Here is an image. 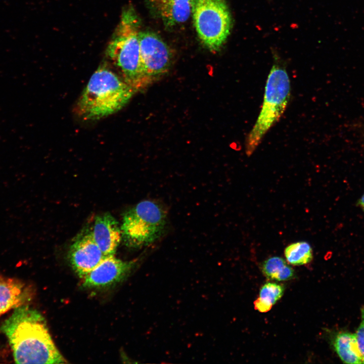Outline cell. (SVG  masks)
<instances>
[{
	"instance_id": "1",
	"label": "cell",
	"mask_w": 364,
	"mask_h": 364,
	"mask_svg": "<svg viewBox=\"0 0 364 364\" xmlns=\"http://www.w3.org/2000/svg\"><path fill=\"white\" fill-rule=\"evenodd\" d=\"M1 330L8 339L17 363L67 362L55 346L42 316L27 305L15 308Z\"/></svg>"
},
{
	"instance_id": "3",
	"label": "cell",
	"mask_w": 364,
	"mask_h": 364,
	"mask_svg": "<svg viewBox=\"0 0 364 364\" xmlns=\"http://www.w3.org/2000/svg\"><path fill=\"white\" fill-rule=\"evenodd\" d=\"M135 91L121 76L105 65L93 73L80 97L77 114L84 120H97L121 109Z\"/></svg>"
},
{
	"instance_id": "15",
	"label": "cell",
	"mask_w": 364,
	"mask_h": 364,
	"mask_svg": "<svg viewBox=\"0 0 364 364\" xmlns=\"http://www.w3.org/2000/svg\"><path fill=\"white\" fill-rule=\"evenodd\" d=\"M287 261L293 265H302L309 263L313 258L310 245L305 241H298L288 245L284 250Z\"/></svg>"
},
{
	"instance_id": "16",
	"label": "cell",
	"mask_w": 364,
	"mask_h": 364,
	"mask_svg": "<svg viewBox=\"0 0 364 364\" xmlns=\"http://www.w3.org/2000/svg\"><path fill=\"white\" fill-rule=\"evenodd\" d=\"M284 287L275 283H266L260 289L258 298L265 304L272 306L283 296Z\"/></svg>"
},
{
	"instance_id": "12",
	"label": "cell",
	"mask_w": 364,
	"mask_h": 364,
	"mask_svg": "<svg viewBox=\"0 0 364 364\" xmlns=\"http://www.w3.org/2000/svg\"><path fill=\"white\" fill-rule=\"evenodd\" d=\"M28 299V291L23 282L0 275V316L24 305Z\"/></svg>"
},
{
	"instance_id": "17",
	"label": "cell",
	"mask_w": 364,
	"mask_h": 364,
	"mask_svg": "<svg viewBox=\"0 0 364 364\" xmlns=\"http://www.w3.org/2000/svg\"><path fill=\"white\" fill-rule=\"evenodd\" d=\"M355 335L362 363H364V307L361 309L360 323Z\"/></svg>"
},
{
	"instance_id": "18",
	"label": "cell",
	"mask_w": 364,
	"mask_h": 364,
	"mask_svg": "<svg viewBox=\"0 0 364 364\" xmlns=\"http://www.w3.org/2000/svg\"><path fill=\"white\" fill-rule=\"evenodd\" d=\"M255 308L261 312H266L270 310L272 306H269L257 298L254 303Z\"/></svg>"
},
{
	"instance_id": "2",
	"label": "cell",
	"mask_w": 364,
	"mask_h": 364,
	"mask_svg": "<svg viewBox=\"0 0 364 364\" xmlns=\"http://www.w3.org/2000/svg\"><path fill=\"white\" fill-rule=\"evenodd\" d=\"M140 24V18L132 6H125L106 51L121 77L135 92L145 88L152 82L141 63Z\"/></svg>"
},
{
	"instance_id": "19",
	"label": "cell",
	"mask_w": 364,
	"mask_h": 364,
	"mask_svg": "<svg viewBox=\"0 0 364 364\" xmlns=\"http://www.w3.org/2000/svg\"><path fill=\"white\" fill-rule=\"evenodd\" d=\"M358 203L362 208L364 207V194L359 199Z\"/></svg>"
},
{
	"instance_id": "20",
	"label": "cell",
	"mask_w": 364,
	"mask_h": 364,
	"mask_svg": "<svg viewBox=\"0 0 364 364\" xmlns=\"http://www.w3.org/2000/svg\"><path fill=\"white\" fill-rule=\"evenodd\" d=\"M362 208H363V210H364V207H363Z\"/></svg>"
},
{
	"instance_id": "7",
	"label": "cell",
	"mask_w": 364,
	"mask_h": 364,
	"mask_svg": "<svg viewBox=\"0 0 364 364\" xmlns=\"http://www.w3.org/2000/svg\"><path fill=\"white\" fill-rule=\"evenodd\" d=\"M139 37L141 65L152 81L168 71L172 54L169 47L155 33L140 31Z\"/></svg>"
},
{
	"instance_id": "13",
	"label": "cell",
	"mask_w": 364,
	"mask_h": 364,
	"mask_svg": "<svg viewBox=\"0 0 364 364\" xmlns=\"http://www.w3.org/2000/svg\"><path fill=\"white\" fill-rule=\"evenodd\" d=\"M332 344L341 360L346 363H362L355 334L339 332L334 337Z\"/></svg>"
},
{
	"instance_id": "4",
	"label": "cell",
	"mask_w": 364,
	"mask_h": 364,
	"mask_svg": "<svg viewBox=\"0 0 364 364\" xmlns=\"http://www.w3.org/2000/svg\"><path fill=\"white\" fill-rule=\"evenodd\" d=\"M290 95V80L286 70L279 64H274L268 75L259 115L246 138L247 156L253 154L266 133L284 113Z\"/></svg>"
},
{
	"instance_id": "6",
	"label": "cell",
	"mask_w": 364,
	"mask_h": 364,
	"mask_svg": "<svg viewBox=\"0 0 364 364\" xmlns=\"http://www.w3.org/2000/svg\"><path fill=\"white\" fill-rule=\"evenodd\" d=\"M191 15L198 36L210 51H219L229 36L232 19L225 0H192Z\"/></svg>"
},
{
	"instance_id": "11",
	"label": "cell",
	"mask_w": 364,
	"mask_h": 364,
	"mask_svg": "<svg viewBox=\"0 0 364 364\" xmlns=\"http://www.w3.org/2000/svg\"><path fill=\"white\" fill-rule=\"evenodd\" d=\"M90 233L105 256L114 255L122 235L118 222L111 214L106 213L98 215Z\"/></svg>"
},
{
	"instance_id": "14",
	"label": "cell",
	"mask_w": 364,
	"mask_h": 364,
	"mask_svg": "<svg viewBox=\"0 0 364 364\" xmlns=\"http://www.w3.org/2000/svg\"><path fill=\"white\" fill-rule=\"evenodd\" d=\"M263 275L268 279L278 281L291 279L294 270L286 260L279 256H272L265 260L261 266Z\"/></svg>"
},
{
	"instance_id": "9",
	"label": "cell",
	"mask_w": 364,
	"mask_h": 364,
	"mask_svg": "<svg viewBox=\"0 0 364 364\" xmlns=\"http://www.w3.org/2000/svg\"><path fill=\"white\" fill-rule=\"evenodd\" d=\"M106 257L96 243L90 232L77 238L71 246L69 252L71 266L82 279Z\"/></svg>"
},
{
	"instance_id": "10",
	"label": "cell",
	"mask_w": 364,
	"mask_h": 364,
	"mask_svg": "<svg viewBox=\"0 0 364 364\" xmlns=\"http://www.w3.org/2000/svg\"><path fill=\"white\" fill-rule=\"evenodd\" d=\"M146 5L166 28L184 23L191 15L192 0H146Z\"/></svg>"
},
{
	"instance_id": "8",
	"label": "cell",
	"mask_w": 364,
	"mask_h": 364,
	"mask_svg": "<svg viewBox=\"0 0 364 364\" xmlns=\"http://www.w3.org/2000/svg\"><path fill=\"white\" fill-rule=\"evenodd\" d=\"M135 260L123 261L114 255L106 256L83 278L87 288L109 287L124 280L134 267Z\"/></svg>"
},
{
	"instance_id": "5",
	"label": "cell",
	"mask_w": 364,
	"mask_h": 364,
	"mask_svg": "<svg viewBox=\"0 0 364 364\" xmlns=\"http://www.w3.org/2000/svg\"><path fill=\"white\" fill-rule=\"evenodd\" d=\"M166 225L167 214L162 206L153 200H143L124 214L122 238L129 247L142 248L160 239Z\"/></svg>"
}]
</instances>
